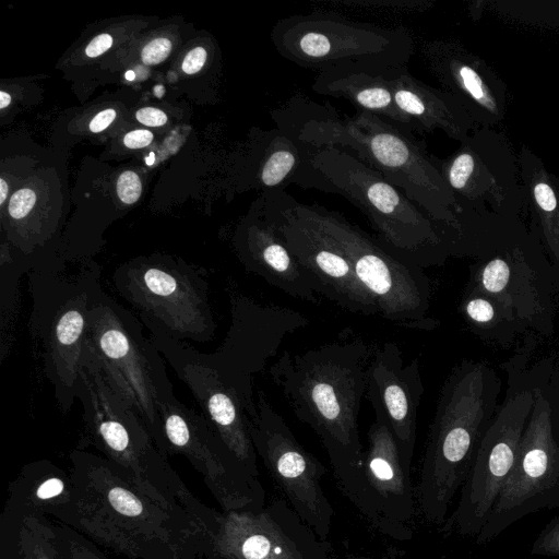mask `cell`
<instances>
[{
  "label": "cell",
  "instance_id": "6da1fadb",
  "mask_svg": "<svg viewBox=\"0 0 559 559\" xmlns=\"http://www.w3.org/2000/svg\"><path fill=\"white\" fill-rule=\"evenodd\" d=\"M372 354V347L361 338L335 341L302 353L285 352L269 373L295 416L321 440L343 493L378 528L358 430Z\"/></svg>",
  "mask_w": 559,
  "mask_h": 559
},
{
  "label": "cell",
  "instance_id": "7a4b0ae2",
  "mask_svg": "<svg viewBox=\"0 0 559 559\" xmlns=\"http://www.w3.org/2000/svg\"><path fill=\"white\" fill-rule=\"evenodd\" d=\"M277 127L311 147L341 148L397 187L441 228L448 250L457 229V205L424 142L388 120L356 110L340 117L329 105L293 96L271 112ZM451 251V250H449Z\"/></svg>",
  "mask_w": 559,
  "mask_h": 559
},
{
  "label": "cell",
  "instance_id": "3957f363",
  "mask_svg": "<svg viewBox=\"0 0 559 559\" xmlns=\"http://www.w3.org/2000/svg\"><path fill=\"white\" fill-rule=\"evenodd\" d=\"M69 460L75 486L70 527L129 559L203 558L207 535L192 519L145 496L99 454L74 449Z\"/></svg>",
  "mask_w": 559,
  "mask_h": 559
},
{
  "label": "cell",
  "instance_id": "277c9868",
  "mask_svg": "<svg viewBox=\"0 0 559 559\" xmlns=\"http://www.w3.org/2000/svg\"><path fill=\"white\" fill-rule=\"evenodd\" d=\"M501 388L498 372L483 360L463 359L445 378L414 492L428 522L442 526L447 521L498 411Z\"/></svg>",
  "mask_w": 559,
  "mask_h": 559
},
{
  "label": "cell",
  "instance_id": "5b68a950",
  "mask_svg": "<svg viewBox=\"0 0 559 559\" xmlns=\"http://www.w3.org/2000/svg\"><path fill=\"white\" fill-rule=\"evenodd\" d=\"M76 400L83 409L85 438L145 496L192 519L206 535L217 511L186 486L155 445L139 416L114 392L98 366L86 355Z\"/></svg>",
  "mask_w": 559,
  "mask_h": 559
},
{
  "label": "cell",
  "instance_id": "8992f818",
  "mask_svg": "<svg viewBox=\"0 0 559 559\" xmlns=\"http://www.w3.org/2000/svg\"><path fill=\"white\" fill-rule=\"evenodd\" d=\"M308 147L293 185L345 198L364 213L377 239L412 264L440 266L451 258L440 226L378 171L341 148Z\"/></svg>",
  "mask_w": 559,
  "mask_h": 559
},
{
  "label": "cell",
  "instance_id": "52a82bcc",
  "mask_svg": "<svg viewBox=\"0 0 559 559\" xmlns=\"http://www.w3.org/2000/svg\"><path fill=\"white\" fill-rule=\"evenodd\" d=\"M64 264L27 273L32 297L29 331L39 343L43 369L59 408L69 412L78 395L88 345L90 312L100 284L98 265L67 274Z\"/></svg>",
  "mask_w": 559,
  "mask_h": 559
},
{
  "label": "cell",
  "instance_id": "ba28073f",
  "mask_svg": "<svg viewBox=\"0 0 559 559\" xmlns=\"http://www.w3.org/2000/svg\"><path fill=\"white\" fill-rule=\"evenodd\" d=\"M87 356L114 392L139 416L158 449L159 405L175 395L164 358L145 337L139 318L102 285L91 307Z\"/></svg>",
  "mask_w": 559,
  "mask_h": 559
},
{
  "label": "cell",
  "instance_id": "9c48e42d",
  "mask_svg": "<svg viewBox=\"0 0 559 559\" xmlns=\"http://www.w3.org/2000/svg\"><path fill=\"white\" fill-rule=\"evenodd\" d=\"M271 40L281 57L319 73L342 67L388 71L407 66L416 50L407 27H385L323 10L278 20Z\"/></svg>",
  "mask_w": 559,
  "mask_h": 559
},
{
  "label": "cell",
  "instance_id": "30bf717a",
  "mask_svg": "<svg viewBox=\"0 0 559 559\" xmlns=\"http://www.w3.org/2000/svg\"><path fill=\"white\" fill-rule=\"evenodd\" d=\"M112 285L151 335L209 342L216 322L207 271L171 257H141L118 266Z\"/></svg>",
  "mask_w": 559,
  "mask_h": 559
},
{
  "label": "cell",
  "instance_id": "8fae6325",
  "mask_svg": "<svg viewBox=\"0 0 559 559\" xmlns=\"http://www.w3.org/2000/svg\"><path fill=\"white\" fill-rule=\"evenodd\" d=\"M293 203L348 260L381 317L408 329L432 330L438 325L428 317L431 286L424 269L399 258L338 212L295 198Z\"/></svg>",
  "mask_w": 559,
  "mask_h": 559
},
{
  "label": "cell",
  "instance_id": "7c38bea8",
  "mask_svg": "<svg viewBox=\"0 0 559 559\" xmlns=\"http://www.w3.org/2000/svg\"><path fill=\"white\" fill-rule=\"evenodd\" d=\"M525 346L506 362L508 389L484 435L443 533L476 538L516 460L534 402L537 365L526 369Z\"/></svg>",
  "mask_w": 559,
  "mask_h": 559
},
{
  "label": "cell",
  "instance_id": "4fadbf2b",
  "mask_svg": "<svg viewBox=\"0 0 559 559\" xmlns=\"http://www.w3.org/2000/svg\"><path fill=\"white\" fill-rule=\"evenodd\" d=\"M466 287L500 302L525 331L554 333L559 272L526 227L476 259L468 267Z\"/></svg>",
  "mask_w": 559,
  "mask_h": 559
},
{
  "label": "cell",
  "instance_id": "5bb4252c",
  "mask_svg": "<svg viewBox=\"0 0 559 559\" xmlns=\"http://www.w3.org/2000/svg\"><path fill=\"white\" fill-rule=\"evenodd\" d=\"M554 359L537 364L535 402L514 465L475 538L484 545L521 519L559 508V444L551 428L546 388Z\"/></svg>",
  "mask_w": 559,
  "mask_h": 559
},
{
  "label": "cell",
  "instance_id": "9a60e30c",
  "mask_svg": "<svg viewBox=\"0 0 559 559\" xmlns=\"http://www.w3.org/2000/svg\"><path fill=\"white\" fill-rule=\"evenodd\" d=\"M160 443L167 457L180 454L201 474L222 511H257L264 508L265 491L223 443L203 414L176 395L159 405Z\"/></svg>",
  "mask_w": 559,
  "mask_h": 559
},
{
  "label": "cell",
  "instance_id": "2e32d148",
  "mask_svg": "<svg viewBox=\"0 0 559 559\" xmlns=\"http://www.w3.org/2000/svg\"><path fill=\"white\" fill-rule=\"evenodd\" d=\"M437 166L457 211L520 218L528 210L519 157L508 140L491 128H477L454 153L437 158Z\"/></svg>",
  "mask_w": 559,
  "mask_h": 559
},
{
  "label": "cell",
  "instance_id": "e0dca14e",
  "mask_svg": "<svg viewBox=\"0 0 559 559\" xmlns=\"http://www.w3.org/2000/svg\"><path fill=\"white\" fill-rule=\"evenodd\" d=\"M249 432L257 455L289 507L324 543L334 514L322 487L325 467L298 442L263 391H259L255 412L249 416Z\"/></svg>",
  "mask_w": 559,
  "mask_h": 559
},
{
  "label": "cell",
  "instance_id": "ac0fdd59",
  "mask_svg": "<svg viewBox=\"0 0 559 559\" xmlns=\"http://www.w3.org/2000/svg\"><path fill=\"white\" fill-rule=\"evenodd\" d=\"M228 295L229 329L219 347L206 356L238 392L251 416L255 412L253 377L276 356L287 335L307 326L309 320L295 309L265 305L237 290Z\"/></svg>",
  "mask_w": 559,
  "mask_h": 559
},
{
  "label": "cell",
  "instance_id": "d6986e66",
  "mask_svg": "<svg viewBox=\"0 0 559 559\" xmlns=\"http://www.w3.org/2000/svg\"><path fill=\"white\" fill-rule=\"evenodd\" d=\"M264 213L288 250L314 281L318 294L350 312L379 314L372 296L360 284L338 248L294 206L285 190L261 194Z\"/></svg>",
  "mask_w": 559,
  "mask_h": 559
},
{
  "label": "cell",
  "instance_id": "ffe728a7",
  "mask_svg": "<svg viewBox=\"0 0 559 559\" xmlns=\"http://www.w3.org/2000/svg\"><path fill=\"white\" fill-rule=\"evenodd\" d=\"M319 542L292 508L276 500L257 511H217L203 559H329Z\"/></svg>",
  "mask_w": 559,
  "mask_h": 559
},
{
  "label": "cell",
  "instance_id": "44dd1931",
  "mask_svg": "<svg viewBox=\"0 0 559 559\" xmlns=\"http://www.w3.org/2000/svg\"><path fill=\"white\" fill-rule=\"evenodd\" d=\"M150 338L192 393L223 443L253 477L259 478L248 411L238 392L221 376L206 353L167 336L151 335Z\"/></svg>",
  "mask_w": 559,
  "mask_h": 559
},
{
  "label": "cell",
  "instance_id": "7402d4cb",
  "mask_svg": "<svg viewBox=\"0 0 559 559\" xmlns=\"http://www.w3.org/2000/svg\"><path fill=\"white\" fill-rule=\"evenodd\" d=\"M424 391L418 358L405 361L400 346L394 342H384L373 349L367 370L366 396L376 419L383 423L395 438L408 473Z\"/></svg>",
  "mask_w": 559,
  "mask_h": 559
},
{
  "label": "cell",
  "instance_id": "603a6c76",
  "mask_svg": "<svg viewBox=\"0 0 559 559\" xmlns=\"http://www.w3.org/2000/svg\"><path fill=\"white\" fill-rule=\"evenodd\" d=\"M427 70L480 128L503 121L508 90L499 75L475 52L454 40L427 39L419 46Z\"/></svg>",
  "mask_w": 559,
  "mask_h": 559
},
{
  "label": "cell",
  "instance_id": "cb8c5ba5",
  "mask_svg": "<svg viewBox=\"0 0 559 559\" xmlns=\"http://www.w3.org/2000/svg\"><path fill=\"white\" fill-rule=\"evenodd\" d=\"M367 441L364 475L379 520L377 530L393 539L409 540L417 509L411 473L403 464L395 438L383 423L374 419Z\"/></svg>",
  "mask_w": 559,
  "mask_h": 559
},
{
  "label": "cell",
  "instance_id": "d4e9b609",
  "mask_svg": "<svg viewBox=\"0 0 559 559\" xmlns=\"http://www.w3.org/2000/svg\"><path fill=\"white\" fill-rule=\"evenodd\" d=\"M235 247L248 272L292 297L312 304L319 301L314 281L267 219L261 197L240 226Z\"/></svg>",
  "mask_w": 559,
  "mask_h": 559
},
{
  "label": "cell",
  "instance_id": "484cf974",
  "mask_svg": "<svg viewBox=\"0 0 559 559\" xmlns=\"http://www.w3.org/2000/svg\"><path fill=\"white\" fill-rule=\"evenodd\" d=\"M386 79L397 108L417 133L439 129L461 143L479 128L454 96L413 76L406 66L389 70Z\"/></svg>",
  "mask_w": 559,
  "mask_h": 559
},
{
  "label": "cell",
  "instance_id": "4316f807",
  "mask_svg": "<svg viewBox=\"0 0 559 559\" xmlns=\"http://www.w3.org/2000/svg\"><path fill=\"white\" fill-rule=\"evenodd\" d=\"M3 508L38 513L70 526L75 511V486L70 471L47 459L25 464L8 486Z\"/></svg>",
  "mask_w": 559,
  "mask_h": 559
},
{
  "label": "cell",
  "instance_id": "83f0119b",
  "mask_svg": "<svg viewBox=\"0 0 559 559\" xmlns=\"http://www.w3.org/2000/svg\"><path fill=\"white\" fill-rule=\"evenodd\" d=\"M388 71L360 67L335 68L318 73L311 88L323 96L347 99L356 110L379 116L399 129L414 134L417 132L414 122L394 102L386 79Z\"/></svg>",
  "mask_w": 559,
  "mask_h": 559
},
{
  "label": "cell",
  "instance_id": "f1b7e54d",
  "mask_svg": "<svg viewBox=\"0 0 559 559\" xmlns=\"http://www.w3.org/2000/svg\"><path fill=\"white\" fill-rule=\"evenodd\" d=\"M308 151V145L281 127L259 131L249 165V183L262 193L285 190L294 183Z\"/></svg>",
  "mask_w": 559,
  "mask_h": 559
},
{
  "label": "cell",
  "instance_id": "f546056e",
  "mask_svg": "<svg viewBox=\"0 0 559 559\" xmlns=\"http://www.w3.org/2000/svg\"><path fill=\"white\" fill-rule=\"evenodd\" d=\"M521 178L533 213L532 231L559 272V190L557 179L550 175L538 156L527 147L519 155Z\"/></svg>",
  "mask_w": 559,
  "mask_h": 559
},
{
  "label": "cell",
  "instance_id": "4dcf8cb0",
  "mask_svg": "<svg viewBox=\"0 0 559 559\" xmlns=\"http://www.w3.org/2000/svg\"><path fill=\"white\" fill-rule=\"evenodd\" d=\"M0 559H60L56 522L38 513L3 508Z\"/></svg>",
  "mask_w": 559,
  "mask_h": 559
},
{
  "label": "cell",
  "instance_id": "1f68e13d",
  "mask_svg": "<svg viewBox=\"0 0 559 559\" xmlns=\"http://www.w3.org/2000/svg\"><path fill=\"white\" fill-rule=\"evenodd\" d=\"M459 313L477 337L501 347H509L519 334L525 332L504 306L466 286L459 305Z\"/></svg>",
  "mask_w": 559,
  "mask_h": 559
},
{
  "label": "cell",
  "instance_id": "d6a6232c",
  "mask_svg": "<svg viewBox=\"0 0 559 559\" xmlns=\"http://www.w3.org/2000/svg\"><path fill=\"white\" fill-rule=\"evenodd\" d=\"M31 266L12 250L2 251L0 264V360L10 355L20 311V280Z\"/></svg>",
  "mask_w": 559,
  "mask_h": 559
},
{
  "label": "cell",
  "instance_id": "836d02e7",
  "mask_svg": "<svg viewBox=\"0 0 559 559\" xmlns=\"http://www.w3.org/2000/svg\"><path fill=\"white\" fill-rule=\"evenodd\" d=\"M325 3L352 11L389 15L423 13L433 7L430 0H330Z\"/></svg>",
  "mask_w": 559,
  "mask_h": 559
},
{
  "label": "cell",
  "instance_id": "e575fe53",
  "mask_svg": "<svg viewBox=\"0 0 559 559\" xmlns=\"http://www.w3.org/2000/svg\"><path fill=\"white\" fill-rule=\"evenodd\" d=\"M56 536L60 559H108L94 542L68 525L56 522Z\"/></svg>",
  "mask_w": 559,
  "mask_h": 559
},
{
  "label": "cell",
  "instance_id": "d590c367",
  "mask_svg": "<svg viewBox=\"0 0 559 559\" xmlns=\"http://www.w3.org/2000/svg\"><path fill=\"white\" fill-rule=\"evenodd\" d=\"M531 554L538 557H559V512L534 539Z\"/></svg>",
  "mask_w": 559,
  "mask_h": 559
},
{
  "label": "cell",
  "instance_id": "8d00e7d4",
  "mask_svg": "<svg viewBox=\"0 0 559 559\" xmlns=\"http://www.w3.org/2000/svg\"><path fill=\"white\" fill-rule=\"evenodd\" d=\"M554 437L559 444V357L554 360L546 388Z\"/></svg>",
  "mask_w": 559,
  "mask_h": 559
},
{
  "label": "cell",
  "instance_id": "74e56055",
  "mask_svg": "<svg viewBox=\"0 0 559 559\" xmlns=\"http://www.w3.org/2000/svg\"><path fill=\"white\" fill-rule=\"evenodd\" d=\"M142 185L139 176L131 170H126L118 177L117 194L124 204H133L141 195Z\"/></svg>",
  "mask_w": 559,
  "mask_h": 559
},
{
  "label": "cell",
  "instance_id": "f35d334b",
  "mask_svg": "<svg viewBox=\"0 0 559 559\" xmlns=\"http://www.w3.org/2000/svg\"><path fill=\"white\" fill-rule=\"evenodd\" d=\"M171 41L166 37H158L147 43L142 51L141 59L146 66H154L165 60L171 51Z\"/></svg>",
  "mask_w": 559,
  "mask_h": 559
},
{
  "label": "cell",
  "instance_id": "ab89813d",
  "mask_svg": "<svg viewBox=\"0 0 559 559\" xmlns=\"http://www.w3.org/2000/svg\"><path fill=\"white\" fill-rule=\"evenodd\" d=\"M206 56L207 52L203 47H194L185 57L181 64L182 71L186 74H194L199 72L206 61Z\"/></svg>",
  "mask_w": 559,
  "mask_h": 559
},
{
  "label": "cell",
  "instance_id": "60d3db41",
  "mask_svg": "<svg viewBox=\"0 0 559 559\" xmlns=\"http://www.w3.org/2000/svg\"><path fill=\"white\" fill-rule=\"evenodd\" d=\"M136 120L147 127H159L167 122L166 114L153 107H144L136 111Z\"/></svg>",
  "mask_w": 559,
  "mask_h": 559
},
{
  "label": "cell",
  "instance_id": "b9f144b4",
  "mask_svg": "<svg viewBox=\"0 0 559 559\" xmlns=\"http://www.w3.org/2000/svg\"><path fill=\"white\" fill-rule=\"evenodd\" d=\"M153 141V133L145 129H138L128 132L123 136V144L128 148H142Z\"/></svg>",
  "mask_w": 559,
  "mask_h": 559
},
{
  "label": "cell",
  "instance_id": "7bdbcfd3",
  "mask_svg": "<svg viewBox=\"0 0 559 559\" xmlns=\"http://www.w3.org/2000/svg\"><path fill=\"white\" fill-rule=\"evenodd\" d=\"M112 37L109 34H100L87 45L85 55L88 58H96L106 52L112 46Z\"/></svg>",
  "mask_w": 559,
  "mask_h": 559
},
{
  "label": "cell",
  "instance_id": "ee69618b",
  "mask_svg": "<svg viewBox=\"0 0 559 559\" xmlns=\"http://www.w3.org/2000/svg\"><path fill=\"white\" fill-rule=\"evenodd\" d=\"M116 110L107 108L98 112L90 122V131L100 132L105 130L116 118Z\"/></svg>",
  "mask_w": 559,
  "mask_h": 559
},
{
  "label": "cell",
  "instance_id": "f6af8a7d",
  "mask_svg": "<svg viewBox=\"0 0 559 559\" xmlns=\"http://www.w3.org/2000/svg\"><path fill=\"white\" fill-rule=\"evenodd\" d=\"M8 191H9V188H8L7 181L3 178H1L0 179V204H3V202L5 201Z\"/></svg>",
  "mask_w": 559,
  "mask_h": 559
},
{
  "label": "cell",
  "instance_id": "bcb514c9",
  "mask_svg": "<svg viewBox=\"0 0 559 559\" xmlns=\"http://www.w3.org/2000/svg\"><path fill=\"white\" fill-rule=\"evenodd\" d=\"M10 102H11V96L7 92L1 91L0 92V108L4 109L5 107H8L10 105Z\"/></svg>",
  "mask_w": 559,
  "mask_h": 559
},
{
  "label": "cell",
  "instance_id": "7dc6e473",
  "mask_svg": "<svg viewBox=\"0 0 559 559\" xmlns=\"http://www.w3.org/2000/svg\"><path fill=\"white\" fill-rule=\"evenodd\" d=\"M356 559H368V558L360 557V558H356Z\"/></svg>",
  "mask_w": 559,
  "mask_h": 559
},
{
  "label": "cell",
  "instance_id": "c3c4849f",
  "mask_svg": "<svg viewBox=\"0 0 559 559\" xmlns=\"http://www.w3.org/2000/svg\"><path fill=\"white\" fill-rule=\"evenodd\" d=\"M557 185H558V190H559V181L557 180Z\"/></svg>",
  "mask_w": 559,
  "mask_h": 559
},
{
  "label": "cell",
  "instance_id": "681fc988",
  "mask_svg": "<svg viewBox=\"0 0 559 559\" xmlns=\"http://www.w3.org/2000/svg\"><path fill=\"white\" fill-rule=\"evenodd\" d=\"M194 559H203V558H194Z\"/></svg>",
  "mask_w": 559,
  "mask_h": 559
}]
</instances>
